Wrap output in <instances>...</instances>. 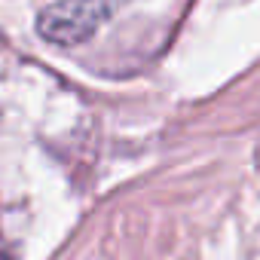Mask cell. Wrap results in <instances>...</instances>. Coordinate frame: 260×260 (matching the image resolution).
Listing matches in <instances>:
<instances>
[{
  "label": "cell",
  "mask_w": 260,
  "mask_h": 260,
  "mask_svg": "<svg viewBox=\"0 0 260 260\" xmlns=\"http://www.w3.org/2000/svg\"><path fill=\"white\" fill-rule=\"evenodd\" d=\"M0 260H13V257L7 254V248H4V245H0Z\"/></svg>",
  "instance_id": "obj_2"
},
{
  "label": "cell",
  "mask_w": 260,
  "mask_h": 260,
  "mask_svg": "<svg viewBox=\"0 0 260 260\" xmlns=\"http://www.w3.org/2000/svg\"><path fill=\"white\" fill-rule=\"evenodd\" d=\"M101 19V10L80 0V4H71V7H55L49 10L40 22H43V34L52 37V40H61V43H71V40H80L92 31V25Z\"/></svg>",
  "instance_id": "obj_1"
}]
</instances>
